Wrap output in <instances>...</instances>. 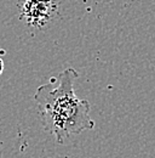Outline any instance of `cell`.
<instances>
[{
    "instance_id": "cell-1",
    "label": "cell",
    "mask_w": 155,
    "mask_h": 158,
    "mask_svg": "<svg viewBox=\"0 0 155 158\" xmlns=\"http://www.w3.org/2000/svg\"><path fill=\"white\" fill-rule=\"evenodd\" d=\"M79 73L74 68H66L58 74V83L40 85L34 95L41 125L52 135L57 143H64L72 135L81 134L95 127L90 117L91 106L87 100L79 99L74 84Z\"/></svg>"
},
{
    "instance_id": "cell-2",
    "label": "cell",
    "mask_w": 155,
    "mask_h": 158,
    "mask_svg": "<svg viewBox=\"0 0 155 158\" xmlns=\"http://www.w3.org/2000/svg\"><path fill=\"white\" fill-rule=\"evenodd\" d=\"M19 14L29 27L41 29L57 16L58 4L56 0H22Z\"/></svg>"
},
{
    "instance_id": "cell-3",
    "label": "cell",
    "mask_w": 155,
    "mask_h": 158,
    "mask_svg": "<svg viewBox=\"0 0 155 158\" xmlns=\"http://www.w3.org/2000/svg\"><path fill=\"white\" fill-rule=\"evenodd\" d=\"M2 71H4V61L0 57V74L2 73Z\"/></svg>"
}]
</instances>
